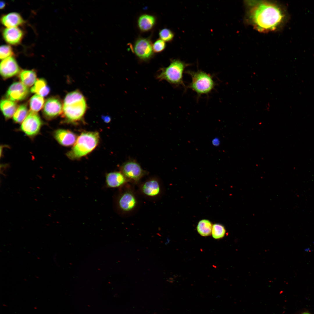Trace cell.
<instances>
[{
	"instance_id": "obj_1",
	"label": "cell",
	"mask_w": 314,
	"mask_h": 314,
	"mask_svg": "<svg viewBox=\"0 0 314 314\" xmlns=\"http://www.w3.org/2000/svg\"><path fill=\"white\" fill-rule=\"evenodd\" d=\"M246 3L249 21L258 31H274L283 22L284 14L276 3L265 1H249Z\"/></svg>"
},
{
	"instance_id": "obj_2",
	"label": "cell",
	"mask_w": 314,
	"mask_h": 314,
	"mask_svg": "<svg viewBox=\"0 0 314 314\" xmlns=\"http://www.w3.org/2000/svg\"><path fill=\"white\" fill-rule=\"evenodd\" d=\"M85 99L79 91L68 93L65 98L62 113L66 121L75 122L81 120L85 112Z\"/></svg>"
},
{
	"instance_id": "obj_3",
	"label": "cell",
	"mask_w": 314,
	"mask_h": 314,
	"mask_svg": "<svg viewBox=\"0 0 314 314\" xmlns=\"http://www.w3.org/2000/svg\"><path fill=\"white\" fill-rule=\"evenodd\" d=\"M99 138V133L97 132L82 133L72 149L67 153V156L70 159L75 160L86 155L96 147Z\"/></svg>"
},
{
	"instance_id": "obj_4",
	"label": "cell",
	"mask_w": 314,
	"mask_h": 314,
	"mask_svg": "<svg viewBox=\"0 0 314 314\" xmlns=\"http://www.w3.org/2000/svg\"><path fill=\"white\" fill-rule=\"evenodd\" d=\"M188 65L179 59L172 60L167 67L160 68L156 75V79L159 81L165 80L176 87L182 86L185 88L183 74Z\"/></svg>"
},
{
	"instance_id": "obj_5",
	"label": "cell",
	"mask_w": 314,
	"mask_h": 314,
	"mask_svg": "<svg viewBox=\"0 0 314 314\" xmlns=\"http://www.w3.org/2000/svg\"><path fill=\"white\" fill-rule=\"evenodd\" d=\"M186 73L190 76L192 79L187 87L195 91L198 97L203 94H209L216 85L213 76L203 71H187Z\"/></svg>"
},
{
	"instance_id": "obj_6",
	"label": "cell",
	"mask_w": 314,
	"mask_h": 314,
	"mask_svg": "<svg viewBox=\"0 0 314 314\" xmlns=\"http://www.w3.org/2000/svg\"><path fill=\"white\" fill-rule=\"evenodd\" d=\"M133 51L137 58L142 61L149 60L154 54L153 44L148 38H138L133 44Z\"/></svg>"
},
{
	"instance_id": "obj_7",
	"label": "cell",
	"mask_w": 314,
	"mask_h": 314,
	"mask_svg": "<svg viewBox=\"0 0 314 314\" xmlns=\"http://www.w3.org/2000/svg\"><path fill=\"white\" fill-rule=\"evenodd\" d=\"M42 124L39 115L37 113L31 111L22 122L20 129L28 137L32 138L39 133Z\"/></svg>"
},
{
	"instance_id": "obj_8",
	"label": "cell",
	"mask_w": 314,
	"mask_h": 314,
	"mask_svg": "<svg viewBox=\"0 0 314 314\" xmlns=\"http://www.w3.org/2000/svg\"><path fill=\"white\" fill-rule=\"evenodd\" d=\"M120 172L128 181L137 183L146 174L140 165L133 160H128L124 163Z\"/></svg>"
},
{
	"instance_id": "obj_9",
	"label": "cell",
	"mask_w": 314,
	"mask_h": 314,
	"mask_svg": "<svg viewBox=\"0 0 314 314\" xmlns=\"http://www.w3.org/2000/svg\"><path fill=\"white\" fill-rule=\"evenodd\" d=\"M63 105L58 98L51 97L45 101L43 109V114L48 119H51L62 113Z\"/></svg>"
},
{
	"instance_id": "obj_10",
	"label": "cell",
	"mask_w": 314,
	"mask_h": 314,
	"mask_svg": "<svg viewBox=\"0 0 314 314\" xmlns=\"http://www.w3.org/2000/svg\"><path fill=\"white\" fill-rule=\"evenodd\" d=\"M29 91L28 87L22 83H13L8 88L6 94L7 99L14 102L23 100L28 96Z\"/></svg>"
},
{
	"instance_id": "obj_11",
	"label": "cell",
	"mask_w": 314,
	"mask_h": 314,
	"mask_svg": "<svg viewBox=\"0 0 314 314\" xmlns=\"http://www.w3.org/2000/svg\"><path fill=\"white\" fill-rule=\"evenodd\" d=\"M137 203V200L135 195L132 191L129 190L121 193L117 201L119 209L124 212L133 210L136 207Z\"/></svg>"
},
{
	"instance_id": "obj_12",
	"label": "cell",
	"mask_w": 314,
	"mask_h": 314,
	"mask_svg": "<svg viewBox=\"0 0 314 314\" xmlns=\"http://www.w3.org/2000/svg\"><path fill=\"white\" fill-rule=\"evenodd\" d=\"M20 68L15 58L10 57L3 60L1 62L0 72L4 78L13 77L17 74Z\"/></svg>"
},
{
	"instance_id": "obj_13",
	"label": "cell",
	"mask_w": 314,
	"mask_h": 314,
	"mask_svg": "<svg viewBox=\"0 0 314 314\" xmlns=\"http://www.w3.org/2000/svg\"><path fill=\"white\" fill-rule=\"evenodd\" d=\"M140 190L144 195L153 197L160 194L161 188L158 180L156 178H152L147 180L141 185Z\"/></svg>"
},
{
	"instance_id": "obj_14",
	"label": "cell",
	"mask_w": 314,
	"mask_h": 314,
	"mask_svg": "<svg viewBox=\"0 0 314 314\" xmlns=\"http://www.w3.org/2000/svg\"><path fill=\"white\" fill-rule=\"evenodd\" d=\"M53 135L57 141L64 146L72 145L75 144L77 139L74 133L67 130L58 129L54 131Z\"/></svg>"
},
{
	"instance_id": "obj_15",
	"label": "cell",
	"mask_w": 314,
	"mask_h": 314,
	"mask_svg": "<svg viewBox=\"0 0 314 314\" xmlns=\"http://www.w3.org/2000/svg\"><path fill=\"white\" fill-rule=\"evenodd\" d=\"M24 35L23 31L18 27L6 28L2 31V36L5 41L13 45L19 44Z\"/></svg>"
},
{
	"instance_id": "obj_16",
	"label": "cell",
	"mask_w": 314,
	"mask_h": 314,
	"mask_svg": "<svg viewBox=\"0 0 314 314\" xmlns=\"http://www.w3.org/2000/svg\"><path fill=\"white\" fill-rule=\"evenodd\" d=\"M128 181L120 171L110 172L108 173L106 176V185L109 188L121 187Z\"/></svg>"
},
{
	"instance_id": "obj_17",
	"label": "cell",
	"mask_w": 314,
	"mask_h": 314,
	"mask_svg": "<svg viewBox=\"0 0 314 314\" xmlns=\"http://www.w3.org/2000/svg\"><path fill=\"white\" fill-rule=\"evenodd\" d=\"M2 24L7 28L17 27L24 21L21 16L16 12H12L2 15L1 19Z\"/></svg>"
},
{
	"instance_id": "obj_18",
	"label": "cell",
	"mask_w": 314,
	"mask_h": 314,
	"mask_svg": "<svg viewBox=\"0 0 314 314\" xmlns=\"http://www.w3.org/2000/svg\"><path fill=\"white\" fill-rule=\"evenodd\" d=\"M156 22V18L154 15L147 14H142L138 19V26L142 32H147L154 28Z\"/></svg>"
},
{
	"instance_id": "obj_19",
	"label": "cell",
	"mask_w": 314,
	"mask_h": 314,
	"mask_svg": "<svg viewBox=\"0 0 314 314\" xmlns=\"http://www.w3.org/2000/svg\"><path fill=\"white\" fill-rule=\"evenodd\" d=\"M0 108L3 114L6 119L11 118L17 108L15 102L8 99H3L0 102Z\"/></svg>"
},
{
	"instance_id": "obj_20",
	"label": "cell",
	"mask_w": 314,
	"mask_h": 314,
	"mask_svg": "<svg viewBox=\"0 0 314 314\" xmlns=\"http://www.w3.org/2000/svg\"><path fill=\"white\" fill-rule=\"evenodd\" d=\"M50 91V89L47 85L46 81L43 78L36 80L33 86L31 88V91L42 97L47 95Z\"/></svg>"
},
{
	"instance_id": "obj_21",
	"label": "cell",
	"mask_w": 314,
	"mask_h": 314,
	"mask_svg": "<svg viewBox=\"0 0 314 314\" xmlns=\"http://www.w3.org/2000/svg\"><path fill=\"white\" fill-rule=\"evenodd\" d=\"M36 76V72L33 70H23L19 74L22 83L27 87L31 86L35 83Z\"/></svg>"
},
{
	"instance_id": "obj_22",
	"label": "cell",
	"mask_w": 314,
	"mask_h": 314,
	"mask_svg": "<svg viewBox=\"0 0 314 314\" xmlns=\"http://www.w3.org/2000/svg\"><path fill=\"white\" fill-rule=\"evenodd\" d=\"M213 225L211 222L206 219L200 221L197 226V229L198 233L203 236H210L212 233Z\"/></svg>"
},
{
	"instance_id": "obj_23",
	"label": "cell",
	"mask_w": 314,
	"mask_h": 314,
	"mask_svg": "<svg viewBox=\"0 0 314 314\" xmlns=\"http://www.w3.org/2000/svg\"><path fill=\"white\" fill-rule=\"evenodd\" d=\"M44 103V100L43 97L37 94L34 95L29 101L31 111L37 113L42 109Z\"/></svg>"
},
{
	"instance_id": "obj_24",
	"label": "cell",
	"mask_w": 314,
	"mask_h": 314,
	"mask_svg": "<svg viewBox=\"0 0 314 314\" xmlns=\"http://www.w3.org/2000/svg\"><path fill=\"white\" fill-rule=\"evenodd\" d=\"M28 114L26 105L22 104L17 108L14 114L13 117V121L17 123H21L25 119Z\"/></svg>"
},
{
	"instance_id": "obj_25",
	"label": "cell",
	"mask_w": 314,
	"mask_h": 314,
	"mask_svg": "<svg viewBox=\"0 0 314 314\" xmlns=\"http://www.w3.org/2000/svg\"><path fill=\"white\" fill-rule=\"evenodd\" d=\"M226 233V229L224 226L220 224H215L213 225L212 234L213 238L216 239L223 238Z\"/></svg>"
},
{
	"instance_id": "obj_26",
	"label": "cell",
	"mask_w": 314,
	"mask_h": 314,
	"mask_svg": "<svg viewBox=\"0 0 314 314\" xmlns=\"http://www.w3.org/2000/svg\"><path fill=\"white\" fill-rule=\"evenodd\" d=\"M159 35L160 39L165 42L171 41L174 36L172 31L166 28L160 30L159 32Z\"/></svg>"
},
{
	"instance_id": "obj_27",
	"label": "cell",
	"mask_w": 314,
	"mask_h": 314,
	"mask_svg": "<svg viewBox=\"0 0 314 314\" xmlns=\"http://www.w3.org/2000/svg\"><path fill=\"white\" fill-rule=\"evenodd\" d=\"M14 53L11 47L8 45H3L0 48V58L3 60L11 57Z\"/></svg>"
},
{
	"instance_id": "obj_28",
	"label": "cell",
	"mask_w": 314,
	"mask_h": 314,
	"mask_svg": "<svg viewBox=\"0 0 314 314\" xmlns=\"http://www.w3.org/2000/svg\"><path fill=\"white\" fill-rule=\"evenodd\" d=\"M166 47L165 42L160 39L156 40L153 44L154 53H159L162 52L165 49Z\"/></svg>"
},
{
	"instance_id": "obj_29",
	"label": "cell",
	"mask_w": 314,
	"mask_h": 314,
	"mask_svg": "<svg viewBox=\"0 0 314 314\" xmlns=\"http://www.w3.org/2000/svg\"><path fill=\"white\" fill-rule=\"evenodd\" d=\"M212 143L214 146L217 147L220 144V141L218 138H215L212 140Z\"/></svg>"
},
{
	"instance_id": "obj_30",
	"label": "cell",
	"mask_w": 314,
	"mask_h": 314,
	"mask_svg": "<svg viewBox=\"0 0 314 314\" xmlns=\"http://www.w3.org/2000/svg\"><path fill=\"white\" fill-rule=\"evenodd\" d=\"M0 7L1 9L3 8L5 6V3L4 2L2 1L0 3Z\"/></svg>"
},
{
	"instance_id": "obj_31",
	"label": "cell",
	"mask_w": 314,
	"mask_h": 314,
	"mask_svg": "<svg viewBox=\"0 0 314 314\" xmlns=\"http://www.w3.org/2000/svg\"><path fill=\"white\" fill-rule=\"evenodd\" d=\"M305 251L308 252L310 251H311L310 249L309 248H307L304 249Z\"/></svg>"
},
{
	"instance_id": "obj_32",
	"label": "cell",
	"mask_w": 314,
	"mask_h": 314,
	"mask_svg": "<svg viewBox=\"0 0 314 314\" xmlns=\"http://www.w3.org/2000/svg\"><path fill=\"white\" fill-rule=\"evenodd\" d=\"M302 314H310V313H302Z\"/></svg>"
}]
</instances>
